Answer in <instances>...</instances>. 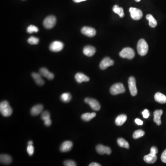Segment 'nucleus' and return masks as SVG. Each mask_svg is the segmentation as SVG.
<instances>
[{
    "instance_id": "nucleus-1",
    "label": "nucleus",
    "mask_w": 166,
    "mask_h": 166,
    "mask_svg": "<svg viewBox=\"0 0 166 166\" xmlns=\"http://www.w3.org/2000/svg\"><path fill=\"white\" fill-rule=\"evenodd\" d=\"M0 112L4 117H9L12 115L13 109L9 103L6 101H3L0 103Z\"/></svg>"
},
{
    "instance_id": "nucleus-2",
    "label": "nucleus",
    "mask_w": 166,
    "mask_h": 166,
    "mask_svg": "<svg viewBox=\"0 0 166 166\" xmlns=\"http://www.w3.org/2000/svg\"><path fill=\"white\" fill-rule=\"evenodd\" d=\"M149 50L148 44L144 39H141L137 44V51L141 56H145L147 54Z\"/></svg>"
},
{
    "instance_id": "nucleus-3",
    "label": "nucleus",
    "mask_w": 166,
    "mask_h": 166,
    "mask_svg": "<svg viewBox=\"0 0 166 166\" xmlns=\"http://www.w3.org/2000/svg\"><path fill=\"white\" fill-rule=\"evenodd\" d=\"M125 88L122 83H116L113 84L110 89L111 94L113 95H117L122 94L125 92Z\"/></svg>"
},
{
    "instance_id": "nucleus-4",
    "label": "nucleus",
    "mask_w": 166,
    "mask_h": 166,
    "mask_svg": "<svg viewBox=\"0 0 166 166\" xmlns=\"http://www.w3.org/2000/svg\"><path fill=\"white\" fill-rule=\"evenodd\" d=\"M119 56L122 58H126L131 60L135 57V52L131 48H124L123 49L119 52Z\"/></svg>"
},
{
    "instance_id": "nucleus-5",
    "label": "nucleus",
    "mask_w": 166,
    "mask_h": 166,
    "mask_svg": "<svg viewBox=\"0 0 166 166\" xmlns=\"http://www.w3.org/2000/svg\"><path fill=\"white\" fill-rule=\"evenodd\" d=\"M57 23V19L53 15L48 16L45 19L43 22V25L46 29H51L55 26Z\"/></svg>"
},
{
    "instance_id": "nucleus-6",
    "label": "nucleus",
    "mask_w": 166,
    "mask_h": 166,
    "mask_svg": "<svg viewBox=\"0 0 166 166\" xmlns=\"http://www.w3.org/2000/svg\"><path fill=\"white\" fill-rule=\"evenodd\" d=\"M129 12L131 14V17L132 19L135 20H138L142 18L143 14L140 9L135 8H130Z\"/></svg>"
},
{
    "instance_id": "nucleus-7",
    "label": "nucleus",
    "mask_w": 166,
    "mask_h": 166,
    "mask_svg": "<svg viewBox=\"0 0 166 166\" xmlns=\"http://www.w3.org/2000/svg\"><path fill=\"white\" fill-rule=\"evenodd\" d=\"M128 83L131 95L132 96H136L137 93V89L135 79L133 77H130L128 81Z\"/></svg>"
},
{
    "instance_id": "nucleus-8",
    "label": "nucleus",
    "mask_w": 166,
    "mask_h": 166,
    "mask_svg": "<svg viewBox=\"0 0 166 166\" xmlns=\"http://www.w3.org/2000/svg\"><path fill=\"white\" fill-rule=\"evenodd\" d=\"M84 102L89 105L91 108L94 110L97 111L101 109L100 103L96 99L91 98H86L84 99Z\"/></svg>"
},
{
    "instance_id": "nucleus-9",
    "label": "nucleus",
    "mask_w": 166,
    "mask_h": 166,
    "mask_svg": "<svg viewBox=\"0 0 166 166\" xmlns=\"http://www.w3.org/2000/svg\"><path fill=\"white\" fill-rule=\"evenodd\" d=\"M64 48V44L62 42L55 41L50 44L49 49L54 52H58L62 50Z\"/></svg>"
},
{
    "instance_id": "nucleus-10",
    "label": "nucleus",
    "mask_w": 166,
    "mask_h": 166,
    "mask_svg": "<svg viewBox=\"0 0 166 166\" xmlns=\"http://www.w3.org/2000/svg\"><path fill=\"white\" fill-rule=\"evenodd\" d=\"M81 32L83 35L89 37H93L96 34V30L90 27H83L81 29Z\"/></svg>"
},
{
    "instance_id": "nucleus-11",
    "label": "nucleus",
    "mask_w": 166,
    "mask_h": 166,
    "mask_svg": "<svg viewBox=\"0 0 166 166\" xmlns=\"http://www.w3.org/2000/svg\"><path fill=\"white\" fill-rule=\"evenodd\" d=\"M114 64V62L110 58L106 57L100 62L99 67L102 70H105L109 67L112 66Z\"/></svg>"
},
{
    "instance_id": "nucleus-12",
    "label": "nucleus",
    "mask_w": 166,
    "mask_h": 166,
    "mask_svg": "<svg viewBox=\"0 0 166 166\" xmlns=\"http://www.w3.org/2000/svg\"><path fill=\"white\" fill-rule=\"evenodd\" d=\"M96 150L100 155L107 154L108 155L111 153V150L109 147L104 146L103 145H99L96 147Z\"/></svg>"
},
{
    "instance_id": "nucleus-13",
    "label": "nucleus",
    "mask_w": 166,
    "mask_h": 166,
    "mask_svg": "<svg viewBox=\"0 0 166 166\" xmlns=\"http://www.w3.org/2000/svg\"><path fill=\"white\" fill-rule=\"evenodd\" d=\"M41 118L42 120H44L45 125L47 127H49L52 124L50 113L47 111H45L42 113Z\"/></svg>"
},
{
    "instance_id": "nucleus-14",
    "label": "nucleus",
    "mask_w": 166,
    "mask_h": 166,
    "mask_svg": "<svg viewBox=\"0 0 166 166\" xmlns=\"http://www.w3.org/2000/svg\"><path fill=\"white\" fill-rule=\"evenodd\" d=\"M39 74L42 76L47 78L49 80H52L54 78V75L49 71L47 68L42 67L39 70Z\"/></svg>"
},
{
    "instance_id": "nucleus-15",
    "label": "nucleus",
    "mask_w": 166,
    "mask_h": 166,
    "mask_svg": "<svg viewBox=\"0 0 166 166\" xmlns=\"http://www.w3.org/2000/svg\"><path fill=\"white\" fill-rule=\"evenodd\" d=\"M73 146L72 142L66 141L63 142L60 147V151L62 152H67L72 149Z\"/></svg>"
},
{
    "instance_id": "nucleus-16",
    "label": "nucleus",
    "mask_w": 166,
    "mask_h": 166,
    "mask_svg": "<svg viewBox=\"0 0 166 166\" xmlns=\"http://www.w3.org/2000/svg\"><path fill=\"white\" fill-rule=\"evenodd\" d=\"M83 53L87 57H92L96 53V49L94 47L90 45L84 47L83 49Z\"/></svg>"
},
{
    "instance_id": "nucleus-17",
    "label": "nucleus",
    "mask_w": 166,
    "mask_h": 166,
    "mask_svg": "<svg viewBox=\"0 0 166 166\" xmlns=\"http://www.w3.org/2000/svg\"><path fill=\"white\" fill-rule=\"evenodd\" d=\"M44 109L43 105L37 104L33 106L31 110V114L33 116H36L42 112Z\"/></svg>"
},
{
    "instance_id": "nucleus-18",
    "label": "nucleus",
    "mask_w": 166,
    "mask_h": 166,
    "mask_svg": "<svg viewBox=\"0 0 166 166\" xmlns=\"http://www.w3.org/2000/svg\"><path fill=\"white\" fill-rule=\"evenodd\" d=\"M163 114V111L162 110H157L154 112V122L156 123L157 126H160L162 124L161 117Z\"/></svg>"
},
{
    "instance_id": "nucleus-19",
    "label": "nucleus",
    "mask_w": 166,
    "mask_h": 166,
    "mask_svg": "<svg viewBox=\"0 0 166 166\" xmlns=\"http://www.w3.org/2000/svg\"><path fill=\"white\" fill-rule=\"evenodd\" d=\"M76 81L78 83H82L83 82H88L89 80V78L84 74L81 72L77 73L75 76Z\"/></svg>"
},
{
    "instance_id": "nucleus-20",
    "label": "nucleus",
    "mask_w": 166,
    "mask_h": 166,
    "mask_svg": "<svg viewBox=\"0 0 166 166\" xmlns=\"http://www.w3.org/2000/svg\"><path fill=\"white\" fill-rule=\"evenodd\" d=\"M144 160L147 163L152 164L155 163L157 160V155L150 153L149 154L145 155Z\"/></svg>"
},
{
    "instance_id": "nucleus-21",
    "label": "nucleus",
    "mask_w": 166,
    "mask_h": 166,
    "mask_svg": "<svg viewBox=\"0 0 166 166\" xmlns=\"http://www.w3.org/2000/svg\"><path fill=\"white\" fill-rule=\"evenodd\" d=\"M0 162L1 164L9 165L12 162V158L9 155L1 154L0 155Z\"/></svg>"
},
{
    "instance_id": "nucleus-22",
    "label": "nucleus",
    "mask_w": 166,
    "mask_h": 166,
    "mask_svg": "<svg viewBox=\"0 0 166 166\" xmlns=\"http://www.w3.org/2000/svg\"><path fill=\"white\" fill-rule=\"evenodd\" d=\"M31 76H32L34 81L37 85H39V86H42V85H44V81L42 78V76L40 74H39L36 73V72H33L31 74Z\"/></svg>"
},
{
    "instance_id": "nucleus-23",
    "label": "nucleus",
    "mask_w": 166,
    "mask_h": 166,
    "mask_svg": "<svg viewBox=\"0 0 166 166\" xmlns=\"http://www.w3.org/2000/svg\"><path fill=\"white\" fill-rule=\"evenodd\" d=\"M155 101L161 104L166 103V96L160 92H157L155 95Z\"/></svg>"
},
{
    "instance_id": "nucleus-24",
    "label": "nucleus",
    "mask_w": 166,
    "mask_h": 166,
    "mask_svg": "<svg viewBox=\"0 0 166 166\" xmlns=\"http://www.w3.org/2000/svg\"><path fill=\"white\" fill-rule=\"evenodd\" d=\"M127 120V116L125 114H120L116 118L115 124L118 126H122Z\"/></svg>"
},
{
    "instance_id": "nucleus-25",
    "label": "nucleus",
    "mask_w": 166,
    "mask_h": 166,
    "mask_svg": "<svg viewBox=\"0 0 166 166\" xmlns=\"http://www.w3.org/2000/svg\"><path fill=\"white\" fill-rule=\"evenodd\" d=\"M96 116V114L94 112L93 113H86L83 114L81 116V119L82 120L85 122H89L91 119L94 118V117Z\"/></svg>"
},
{
    "instance_id": "nucleus-26",
    "label": "nucleus",
    "mask_w": 166,
    "mask_h": 166,
    "mask_svg": "<svg viewBox=\"0 0 166 166\" xmlns=\"http://www.w3.org/2000/svg\"><path fill=\"white\" fill-rule=\"evenodd\" d=\"M146 18L149 21V24L151 27L155 28L157 25V20L151 14L146 15Z\"/></svg>"
},
{
    "instance_id": "nucleus-27",
    "label": "nucleus",
    "mask_w": 166,
    "mask_h": 166,
    "mask_svg": "<svg viewBox=\"0 0 166 166\" xmlns=\"http://www.w3.org/2000/svg\"><path fill=\"white\" fill-rule=\"evenodd\" d=\"M113 10L115 14H117L119 15L120 18L124 17V14L123 8H120L118 5H115L114 6L113 8Z\"/></svg>"
},
{
    "instance_id": "nucleus-28",
    "label": "nucleus",
    "mask_w": 166,
    "mask_h": 166,
    "mask_svg": "<svg viewBox=\"0 0 166 166\" xmlns=\"http://www.w3.org/2000/svg\"><path fill=\"white\" fill-rule=\"evenodd\" d=\"M117 143L119 146L122 148H126L127 149H129V143L127 141L123 138H119L117 140Z\"/></svg>"
},
{
    "instance_id": "nucleus-29",
    "label": "nucleus",
    "mask_w": 166,
    "mask_h": 166,
    "mask_svg": "<svg viewBox=\"0 0 166 166\" xmlns=\"http://www.w3.org/2000/svg\"><path fill=\"white\" fill-rule=\"evenodd\" d=\"M71 99V95L69 93H64L61 96V100L64 102H69Z\"/></svg>"
},
{
    "instance_id": "nucleus-30",
    "label": "nucleus",
    "mask_w": 166,
    "mask_h": 166,
    "mask_svg": "<svg viewBox=\"0 0 166 166\" xmlns=\"http://www.w3.org/2000/svg\"><path fill=\"white\" fill-rule=\"evenodd\" d=\"M145 132L142 130H138L135 131L133 134V137L134 139H137L142 137L145 135Z\"/></svg>"
},
{
    "instance_id": "nucleus-31",
    "label": "nucleus",
    "mask_w": 166,
    "mask_h": 166,
    "mask_svg": "<svg viewBox=\"0 0 166 166\" xmlns=\"http://www.w3.org/2000/svg\"><path fill=\"white\" fill-rule=\"evenodd\" d=\"M39 28L36 26H33V25H31L29 26L27 28V32L28 33H33V32H37L39 31Z\"/></svg>"
},
{
    "instance_id": "nucleus-32",
    "label": "nucleus",
    "mask_w": 166,
    "mask_h": 166,
    "mask_svg": "<svg viewBox=\"0 0 166 166\" xmlns=\"http://www.w3.org/2000/svg\"><path fill=\"white\" fill-rule=\"evenodd\" d=\"M28 43L31 45H36L39 44V39L34 36H31L27 40Z\"/></svg>"
},
{
    "instance_id": "nucleus-33",
    "label": "nucleus",
    "mask_w": 166,
    "mask_h": 166,
    "mask_svg": "<svg viewBox=\"0 0 166 166\" xmlns=\"http://www.w3.org/2000/svg\"><path fill=\"white\" fill-rule=\"evenodd\" d=\"M27 151L30 156H32L34 153V148L32 145H28L27 147Z\"/></svg>"
},
{
    "instance_id": "nucleus-34",
    "label": "nucleus",
    "mask_w": 166,
    "mask_h": 166,
    "mask_svg": "<svg viewBox=\"0 0 166 166\" xmlns=\"http://www.w3.org/2000/svg\"><path fill=\"white\" fill-rule=\"evenodd\" d=\"M64 165L66 166H76L77 164L74 161L72 160H67L64 162Z\"/></svg>"
},
{
    "instance_id": "nucleus-35",
    "label": "nucleus",
    "mask_w": 166,
    "mask_h": 166,
    "mask_svg": "<svg viewBox=\"0 0 166 166\" xmlns=\"http://www.w3.org/2000/svg\"><path fill=\"white\" fill-rule=\"evenodd\" d=\"M142 114H143V117H144V118H148V117H149L150 114L149 111L147 109H145L142 112Z\"/></svg>"
},
{
    "instance_id": "nucleus-36",
    "label": "nucleus",
    "mask_w": 166,
    "mask_h": 166,
    "mask_svg": "<svg viewBox=\"0 0 166 166\" xmlns=\"http://www.w3.org/2000/svg\"><path fill=\"white\" fill-rule=\"evenodd\" d=\"M161 158L162 162L164 163H166V149L162 153Z\"/></svg>"
},
{
    "instance_id": "nucleus-37",
    "label": "nucleus",
    "mask_w": 166,
    "mask_h": 166,
    "mask_svg": "<svg viewBox=\"0 0 166 166\" xmlns=\"http://www.w3.org/2000/svg\"><path fill=\"white\" fill-rule=\"evenodd\" d=\"M150 153L154 154L157 155L158 153L157 148L156 147H155V146L151 147V149H150Z\"/></svg>"
},
{
    "instance_id": "nucleus-38",
    "label": "nucleus",
    "mask_w": 166,
    "mask_h": 166,
    "mask_svg": "<svg viewBox=\"0 0 166 166\" xmlns=\"http://www.w3.org/2000/svg\"><path fill=\"white\" fill-rule=\"evenodd\" d=\"M135 122L137 124H138V125H142L143 124V122L142 120H141V119H135Z\"/></svg>"
},
{
    "instance_id": "nucleus-39",
    "label": "nucleus",
    "mask_w": 166,
    "mask_h": 166,
    "mask_svg": "<svg viewBox=\"0 0 166 166\" xmlns=\"http://www.w3.org/2000/svg\"><path fill=\"white\" fill-rule=\"evenodd\" d=\"M101 165L99 164V163H96V162H93L89 164V166H101Z\"/></svg>"
},
{
    "instance_id": "nucleus-40",
    "label": "nucleus",
    "mask_w": 166,
    "mask_h": 166,
    "mask_svg": "<svg viewBox=\"0 0 166 166\" xmlns=\"http://www.w3.org/2000/svg\"><path fill=\"white\" fill-rule=\"evenodd\" d=\"M74 2L76 3H79V2H82V1H85L86 0H73Z\"/></svg>"
},
{
    "instance_id": "nucleus-41",
    "label": "nucleus",
    "mask_w": 166,
    "mask_h": 166,
    "mask_svg": "<svg viewBox=\"0 0 166 166\" xmlns=\"http://www.w3.org/2000/svg\"><path fill=\"white\" fill-rule=\"evenodd\" d=\"M28 145H33V142L32 141H30L28 143Z\"/></svg>"
},
{
    "instance_id": "nucleus-42",
    "label": "nucleus",
    "mask_w": 166,
    "mask_h": 166,
    "mask_svg": "<svg viewBox=\"0 0 166 166\" xmlns=\"http://www.w3.org/2000/svg\"><path fill=\"white\" fill-rule=\"evenodd\" d=\"M136 2H140V1L141 0H135Z\"/></svg>"
}]
</instances>
